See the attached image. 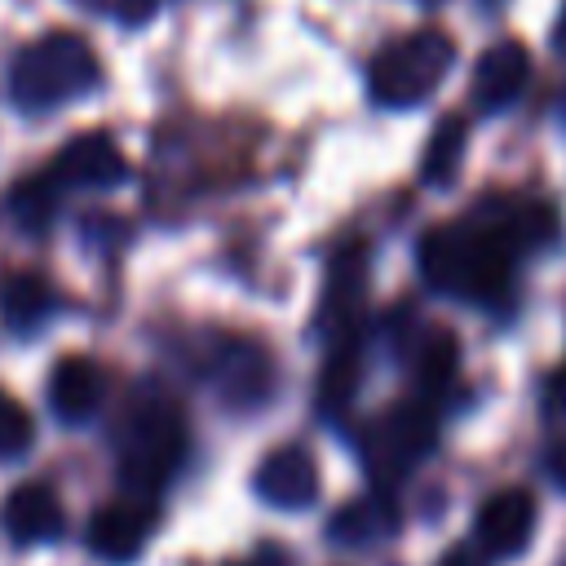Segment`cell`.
<instances>
[{
	"instance_id": "cell-1",
	"label": "cell",
	"mask_w": 566,
	"mask_h": 566,
	"mask_svg": "<svg viewBox=\"0 0 566 566\" xmlns=\"http://www.w3.org/2000/svg\"><path fill=\"white\" fill-rule=\"evenodd\" d=\"M513 256L517 252L482 217L429 226L416 243L420 279L464 305H504L513 292Z\"/></svg>"
},
{
	"instance_id": "cell-2",
	"label": "cell",
	"mask_w": 566,
	"mask_h": 566,
	"mask_svg": "<svg viewBox=\"0 0 566 566\" xmlns=\"http://www.w3.org/2000/svg\"><path fill=\"white\" fill-rule=\"evenodd\" d=\"M190 451V429H186V407L177 402L172 389L142 380L119 416L115 433V469L119 486L128 495H159L186 464Z\"/></svg>"
},
{
	"instance_id": "cell-3",
	"label": "cell",
	"mask_w": 566,
	"mask_h": 566,
	"mask_svg": "<svg viewBox=\"0 0 566 566\" xmlns=\"http://www.w3.org/2000/svg\"><path fill=\"white\" fill-rule=\"evenodd\" d=\"M102 80V62L93 44L75 31H49L35 44H27L9 66V97L22 111H53L84 93H93Z\"/></svg>"
},
{
	"instance_id": "cell-4",
	"label": "cell",
	"mask_w": 566,
	"mask_h": 566,
	"mask_svg": "<svg viewBox=\"0 0 566 566\" xmlns=\"http://www.w3.org/2000/svg\"><path fill=\"white\" fill-rule=\"evenodd\" d=\"M451 62H455L451 35H442L433 27L411 31L402 40H394L385 53H376V62L367 71V93H371V102H380L389 111L416 106L447 80Z\"/></svg>"
},
{
	"instance_id": "cell-5",
	"label": "cell",
	"mask_w": 566,
	"mask_h": 566,
	"mask_svg": "<svg viewBox=\"0 0 566 566\" xmlns=\"http://www.w3.org/2000/svg\"><path fill=\"white\" fill-rule=\"evenodd\" d=\"M438 447V416L429 402H394L358 433V460L376 486L402 482Z\"/></svg>"
},
{
	"instance_id": "cell-6",
	"label": "cell",
	"mask_w": 566,
	"mask_h": 566,
	"mask_svg": "<svg viewBox=\"0 0 566 566\" xmlns=\"http://www.w3.org/2000/svg\"><path fill=\"white\" fill-rule=\"evenodd\" d=\"M539 522V504L526 486H500L495 495L482 500L478 517H473V535L482 544L486 557H517Z\"/></svg>"
},
{
	"instance_id": "cell-7",
	"label": "cell",
	"mask_w": 566,
	"mask_h": 566,
	"mask_svg": "<svg viewBox=\"0 0 566 566\" xmlns=\"http://www.w3.org/2000/svg\"><path fill=\"white\" fill-rule=\"evenodd\" d=\"M208 371L230 407H261L274 385L270 354L243 336H217V349H208Z\"/></svg>"
},
{
	"instance_id": "cell-8",
	"label": "cell",
	"mask_w": 566,
	"mask_h": 566,
	"mask_svg": "<svg viewBox=\"0 0 566 566\" xmlns=\"http://www.w3.org/2000/svg\"><path fill=\"white\" fill-rule=\"evenodd\" d=\"M155 513L159 509L150 495H124V500L102 504L88 522V548L102 562H133L155 526Z\"/></svg>"
},
{
	"instance_id": "cell-9",
	"label": "cell",
	"mask_w": 566,
	"mask_h": 566,
	"mask_svg": "<svg viewBox=\"0 0 566 566\" xmlns=\"http://www.w3.org/2000/svg\"><path fill=\"white\" fill-rule=\"evenodd\" d=\"M49 168L62 181V190H111V186H119L128 177V159L111 142V133L71 137Z\"/></svg>"
},
{
	"instance_id": "cell-10",
	"label": "cell",
	"mask_w": 566,
	"mask_h": 566,
	"mask_svg": "<svg viewBox=\"0 0 566 566\" xmlns=\"http://www.w3.org/2000/svg\"><path fill=\"white\" fill-rule=\"evenodd\" d=\"M526 84H531V53H526V44L500 40L473 66V106L482 115H500V111H509L526 93Z\"/></svg>"
},
{
	"instance_id": "cell-11",
	"label": "cell",
	"mask_w": 566,
	"mask_h": 566,
	"mask_svg": "<svg viewBox=\"0 0 566 566\" xmlns=\"http://www.w3.org/2000/svg\"><path fill=\"white\" fill-rule=\"evenodd\" d=\"M256 495L274 509H310L318 500V464L310 447H274L256 469Z\"/></svg>"
},
{
	"instance_id": "cell-12",
	"label": "cell",
	"mask_w": 566,
	"mask_h": 566,
	"mask_svg": "<svg viewBox=\"0 0 566 566\" xmlns=\"http://www.w3.org/2000/svg\"><path fill=\"white\" fill-rule=\"evenodd\" d=\"M473 217H482L513 252L539 248L557 234V212L539 199H526V195H491L473 208Z\"/></svg>"
},
{
	"instance_id": "cell-13",
	"label": "cell",
	"mask_w": 566,
	"mask_h": 566,
	"mask_svg": "<svg viewBox=\"0 0 566 566\" xmlns=\"http://www.w3.org/2000/svg\"><path fill=\"white\" fill-rule=\"evenodd\" d=\"M62 522H66V513L49 482H18L4 495L0 526L13 544H49L62 535Z\"/></svg>"
},
{
	"instance_id": "cell-14",
	"label": "cell",
	"mask_w": 566,
	"mask_h": 566,
	"mask_svg": "<svg viewBox=\"0 0 566 566\" xmlns=\"http://www.w3.org/2000/svg\"><path fill=\"white\" fill-rule=\"evenodd\" d=\"M106 394V371L88 358V354H66L53 371H49V407L57 411V420L80 424L102 407Z\"/></svg>"
},
{
	"instance_id": "cell-15",
	"label": "cell",
	"mask_w": 566,
	"mask_h": 566,
	"mask_svg": "<svg viewBox=\"0 0 566 566\" xmlns=\"http://www.w3.org/2000/svg\"><path fill=\"white\" fill-rule=\"evenodd\" d=\"M402 513L394 504V495L385 486L367 491V495H354L349 504H340L327 522V535L332 544H345V548H367V544H380L398 531Z\"/></svg>"
},
{
	"instance_id": "cell-16",
	"label": "cell",
	"mask_w": 566,
	"mask_h": 566,
	"mask_svg": "<svg viewBox=\"0 0 566 566\" xmlns=\"http://www.w3.org/2000/svg\"><path fill=\"white\" fill-rule=\"evenodd\" d=\"M363 283H367V256H363L358 243H349L327 265V287H323V310H318L327 332L354 327L358 305H363Z\"/></svg>"
},
{
	"instance_id": "cell-17",
	"label": "cell",
	"mask_w": 566,
	"mask_h": 566,
	"mask_svg": "<svg viewBox=\"0 0 566 566\" xmlns=\"http://www.w3.org/2000/svg\"><path fill=\"white\" fill-rule=\"evenodd\" d=\"M358 376H363V332L358 323L332 336V349L323 358L318 371V411L332 420L349 407V398L358 394Z\"/></svg>"
},
{
	"instance_id": "cell-18",
	"label": "cell",
	"mask_w": 566,
	"mask_h": 566,
	"mask_svg": "<svg viewBox=\"0 0 566 566\" xmlns=\"http://www.w3.org/2000/svg\"><path fill=\"white\" fill-rule=\"evenodd\" d=\"M57 208H62V181L53 177V168L31 172L9 190V217L27 234H44L57 221Z\"/></svg>"
},
{
	"instance_id": "cell-19",
	"label": "cell",
	"mask_w": 566,
	"mask_h": 566,
	"mask_svg": "<svg viewBox=\"0 0 566 566\" xmlns=\"http://www.w3.org/2000/svg\"><path fill=\"white\" fill-rule=\"evenodd\" d=\"M57 305V296H53V287L40 279V274H13L4 287H0V314H4V323L18 332H27V327H35L49 310Z\"/></svg>"
},
{
	"instance_id": "cell-20",
	"label": "cell",
	"mask_w": 566,
	"mask_h": 566,
	"mask_svg": "<svg viewBox=\"0 0 566 566\" xmlns=\"http://www.w3.org/2000/svg\"><path fill=\"white\" fill-rule=\"evenodd\" d=\"M416 380L424 394H447L451 380H455V367H460V340L455 332L447 327H433L416 349Z\"/></svg>"
},
{
	"instance_id": "cell-21",
	"label": "cell",
	"mask_w": 566,
	"mask_h": 566,
	"mask_svg": "<svg viewBox=\"0 0 566 566\" xmlns=\"http://www.w3.org/2000/svg\"><path fill=\"white\" fill-rule=\"evenodd\" d=\"M460 159H464V119L460 115H447L429 146H424V159H420V177L429 186H451L455 172H460Z\"/></svg>"
},
{
	"instance_id": "cell-22",
	"label": "cell",
	"mask_w": 566,
	"mask_h": 566,
	"mask_svg": "<svg viewBox=\"0 0 566 566\" xmlns=\"http://www.w3.org/2000/svg\"><path fill=\"white\" fill-rule=\"evenodd\" d=\"M35 442V424H31V411L0 389V460H18L27 447Z\"/></svg>"
},
{
	"instance_id": "cell-23",
	"label": "cell",
	"mask_w": 566,
	"mask_h": 566,
	"mask_svg": "<svg viewBox=\"0 0 566 566\" xmlns=\"http://www.w3.org/2000/svg\"><path fill=\"white\" fill-rule=\"evenodd\" d=\"M115 22H124V27H142V22H150L155 18V9H159V0H97Z\"/></svg>"
},
{
	"instance_id": "cell-24",
	"label": "cell",
	"mask_w": 566,
	"mask_h": 566,
	"mask_svg": "<svg viewBox=\"0 0 566 566\" xmlns=\"http://www.w3.org/2000/svg\"><path fill=\"white\" fill-rule=\"evenodd\" d=\"M544 469L553 473V482H557V486H566V438H557V442L548 447V455H544Z\"/></svg>"
},
{
	"instance_id": "cell-25",
	"label": "cell",
	"mask_w": 566,
	"mask_h": 566,
	"mask_svg": "<svg viewBox=\"0 0 566 566\" xmlns=\"http://www.w3.org/2000/svg\"><path fill=\"white\" fill-rule=\"evenodd\" d=\"M544 407H553V411H566V367L548 376V394H544Z\"/></svg>"
},
{
	"instance_id": "cell-26",
	"label": "cell",
	"mask_w": 566,
	"mask_h": 566,
	"mask_svg": "<svg viewBox=\"0 0 566 566\" xmlns=\"http://www.w3.org/2000/svg\"><path fill=\"white\" fill-rule=\"evenodd\" d=\"M239 566H287V553L283 548H274V544H265V548H256L248 562H239Z\"/></svg>"
},
{
	"instance_id": "cell-27",
	"label": "cell",
	"mask_w": 566,
	"mask_h": 566,
	"mask_svg": "<svg viewBox=\"0 0 566 566\" xmlns=\"http://www.w3.org/2000/svg\"><path fill=\"white\" fill-rule=\"evenodd\" d=\"M438 566H482V557H478L473 548H464V544H455V548H451V553H447V557H442Z\"/></svg>"
},
{
	"instance_id": "cell-28",
	"label": "cell",
	"mask_w": 566,
	"mask_h": 566,
	"mask_svg": "<svg viewBox=\"0 0 566 566\" xmlns=\"http://www.w3.org/2000/svg\"><path fill=\"white\" fill-rule=\"evenodd\" d=\"M557 44L566 49V13H562V27H557Z\"/></svg>"
},
{
	"instance_id": "cell-29",
	"label": "cell",
	"mask_w": 566,
	"mask_h": 566,
	"mask_svg": "<svg viewBox=\"0 0 566 566\" xmlns=\"http://www.w3.org/2000/svg\"><path fill=\"white\" fill-rule=\"evenodd\" d=\"M420 4H438V0H420Z\"/></svg>"
}]
</instances>
